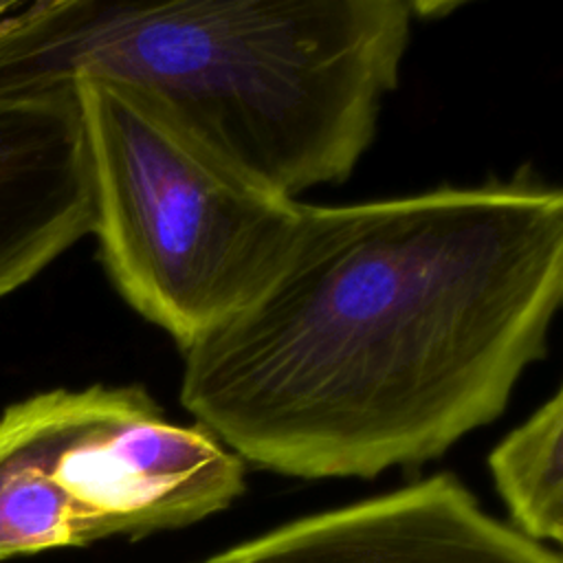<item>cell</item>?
I'll list each match as a JSON object with an SVG mask.
<instances>
[{
    "label": "cell",
    "instance_id": "obj_3",
    "mask_svg": "<svg viewBox=\"0 0 563 563\" xmlns=\"http://www.w3.org/2000/svg\"><path fill=\"white\" fill-rule=\"evenodd\" d=\"M101 264L117 292L183 350L273 275L299 218L154 92L75 75Z\"/></svg>",
    "mask_w": 563,
    "mask_h": 563
},
{
    "label": "cell",
    "instance_id": "obj_6",
    "mask_svg": "<svg viewBox=\"0 0 563 563\" xmlns=\"http://www.w3.org/2000/svg\"><path fill=\"white\" fill-rule=\"evenodd\" d=\"M92 222L73 81L0 86V299L90 235Z\"/></svg>",
    "mask_w": 563,
    "mask_h": 563
},
{
    "label": "cell",
    "instance_id": "obj_1",
    "mask_svg": "<svg viewBox=\"0 0 563 563\" xmlns=\"http://www.w3.org/2000/svg\"><path fill=\"white\" fill-rule=\"evenodd\" d=\"M561 297L559 187L301 202L266 284L183 350L180 405L279 475L418 466L504 413Z\"/></svg>",
    "mask_w": 563,
    "mask_h": 563
},
{
    "label": "cell",
    "instance_id": "obj_4",
    "mask_svg": "<svg viewBox=\"0 0 563 563\" xmlns=\"http://www.w3.org/2000/svg\"><path fill=\"white\" fill-rule=\"evenodd\" d=\"M244 493V462L141 385L55 387L0 413V561L183 528Z\"/></svg>",
    "mask_w": 563,
    "mask_h": 563
},
{
    "label": "cell",
    "instance_id": "obj_5",
    "mask_svg": "<svg viewBox=\"0 0 563 563\" xmlns=\"http://www.w3.org/2000/svg\"><path fill=\"white\" fill-rule=\"evenodd\" d=\"M198 563H561L440 473L308 515Z\"/></svg>",
    "mask_w": 563,
    "mask_h": 563
},
{
    "label": "cell",
    "instance_id": "obj_8",
    "mask_svg": "<svg viewBox=\"0 0 563 563\" xmlns=\"http://www.w3.org/2000/svg\"><path fill=\"white\" fill-rule=\"evenodd\" d=\"M29 7L31 2L26 0H0V44L20 26Z\"/></svg>",
    "mask_w": 563,
    "mask_h": 563
},
{
    "label": "cell",
    "instance_id": "obj_7",
    "mask_svg": "<svg viewBox=\"0 0 563 563\" xmlns=\"http://www.w3.org/2000/svg\"><path fill=\"white\" fill-rule=\"evenodd\" d=\"M563 391L556 389L488 455L512 528L541 541L563 539Z\"/></svg>",
    "mask_w": 563,
    "mask_h": 563
},
{
    "label": "cell",
    "instance_id": "obj_2",
    "mask_svg": "<svg viewBox=\"0 0 563 563\" xmlns=\"http://www.w3.org/2000/svg\"><path fill=\"white\" fill-rule=\"evenodd\" d=\"M422 4L405 0H35L0 86L110 77L161 97L222 156L295 198L374 141Z\"/></svg>",
    "mask_w": 563,
    "mask_h": 563
}]
</instances>
